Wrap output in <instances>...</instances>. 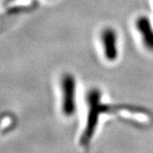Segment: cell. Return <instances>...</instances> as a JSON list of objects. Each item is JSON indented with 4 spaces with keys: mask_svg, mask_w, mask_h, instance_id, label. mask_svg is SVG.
<instances>
[{
    "mask_svg": "<svg viewBox=\"0 0 153 153\" xmlns=\"http://www.w3.org/2000/svg\"><path fill=\"white\" fill-rule=\"evenodd\" d=\"M64 91L63 108L65 114H72L75 109V79L71 75H65L62 79Z\"/></svg>",
    "mask_w": 153,
    "mask_h": 153,
    "instance_id": "cell-1",
    "label": "cell"
},
{
    "mask_svg": "<svg viewBox=\"0 0 153 153\" xmlns=\"http://www.w3.org/2000/svg\"><path fill=\"white\" fill-rule=\"evenodd\" d=\"M136 27L143 40L145 46L153 51V27L149 18L145 16L139 17L136 21Z\"/></svg>",
    "mask_w": 153,
    "mask_h": 153,
    "instance_id": "cell-3",
    "label": "cell"
},
{
    "mask_svg": "<svg viewBox=\"0 0 153 153\" xmlns=\"http://www.w3.org/2000/svg\"><path fill=\"white\" fill-rule=\"evenodd\" d=\"M102 41L105 57L109 61L115 60L118 56L117 35L115 31L111 28L105 29L102 33Z\"/></svg>",
    "mask_w": 153,
    "mask_h": 153,
    "instance_id": "cell-2",
    "label": "cell"
}]
</instances>
